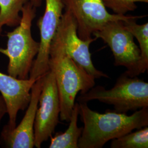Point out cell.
Segmentation results:
<instances>
[{"mask_svg":"<svg viewBox=\"0 0 148 148\" xmlns=\"http://www.w3.org/2000/svg\"><path fill=\"white\" fill-rule=\"evenodd\" d=\"M84 127L78 148H101L112 139L148 125V107L131 115L112 110L101 114L91 110L87 103H79Z\"/></svg>","mask_w":148,"mask_h":148,"instance_id":"cell-1","label":"cell"},{"mask_svg":"<svg viewBox=\"0 0 148 148\" xmlns=\"http://www.w3.org/2000/svg\"><path fill=\"white\" fill-rule=\"evenodd\" d=\"M49 68L55 75L62 121L69 122L76 95L86 93L95 85V79L71 58L56 32L49 49Z\"/></svg>","mask_w":148,"mask_h":148,"instance_id":"cell-2","label":"cell"},{"mask_svg":"<svg viewBox=\"0 0 148 148\" xmlns=\"http://www.w3.org/2000/svg\"><path fill=\"white\" fill-rule=\"evenodd\" d=\"M20 24L12 32H7L6 48L0 53L8 58V74L21 79H28L34 61L38 52L40 43L32 36V25L36 16V7L29 1L24 5Z\"/></svg>","mask_w":148,"mask_h":148,"instance_id":"cell-3","label":"cell"},{"mask_svg":"<svg viewBox=\"0 0 148 148\" xmlns=\"http://www.w3.org/2000/svg\"><path fill=\"white\" fill-rule=\"evenodd\" d=\"M93 100L112 105L115 111L119 112L136 111L148 107V83L137 76L131 77L123 73L111 89L97 86L80 94L77 99L78 103H87Z\"/></svg>","mask_w":148,"mask_h":148,"instance_id":"cell-4","label":"cell"},{"mask_svg":"<svg viewBox=\"0 0 148 148\" xmlns=\"http://www.w3.org/2000/svg\"><path fill=\"white\" fill-rule=\"evenodd\" d=\"M92 35L97 39L101 38L110 47L115 66L125 67V73L131 77L140 74V51L132 34L125 27L123 21H109Z\"/></svg>","mask_w":148,"mask_h":148,"instance_id":"cell-5","label":"cell"},{"mask_svg":"<svg viewBox=\"0 0 148 148\" xmlns=\"http://www.w3.org/2000/svg\"><path fill=\"white\" fill-rule=\"evenodd\" d=\"M42 90L34 122V147L40 148L52 136L59 123L60 106L55 75L49 70L42 76Z\"/></svg>","mask_w":148,"mask_h":148,"instance_id":"cell-6","label":"cell"},{"mask_svg":"<svg viewBox=\"0 0 148 148\" xmlns=\"http://www.w3.org/2000/svg\"><path fill=\"white\" fill-rule=\"evenodd\" d=\"M65 11L74 16L77 25V35L83 40L92 37L109 21L142 18L144 16H130L110 14L103 0H62Z\"/></svg>","mask_w":148,"mask_h":148,"instance_id":"cell-7","label":"cell"},{"mask_svg":"<svg viewBox=\"0 0 148 148\" xmlns=\"http://www.w3.org/2000/svg\"><path fill=\"white\" fill-rule=\"evenodd\" d=\"M56 32L58 34L66 52L79 66L95 79L109 78L108 75L96 69L91 59L90 45L97 40L81 39L77 35V25L74 16L68 11L63 13Z\"/></svg>","mask_w":148,"mask_h":148,"instance_id":"cell-8","label":"cell"},{"mask_svg":"<svg viewBox=\"0 0 148 148\" xmlns=\"http://www.w3.org/2000/svg\"><path fill=\"white\" fill-rule=\"evenodd\" d=\"M64 5L62 0H46V8L37 21L40 33L38 52L35 59L29 79L37 80L49 71V49L63 15Z\"/></svg>","mask_w":148,"mask_h":148,"instance_id":"cell-9","label":"cell"},{"mask_svg":"<svg viewBox=\"0 0 148 148\" xmlns=\"http://www.w3.org/2000/svg\"><path fill=\"white\" fill-rule=\"evenodd\" d=\"M42 84L43 77H41L37 79L32 86L30 101L20 123L12 130L3 128L0 138L1 142L5 148L34 147V122Z\"/></svg>","mask_w":148,"mask_h":148,"instance_id":"cell-10","label":"cell"},{"mask_svg":"<svg viewBox=\"0 0 148 148\" xmlns=\"http://www.w3.org/2000/svg\"><path fill=\"white\" fill-rule=\"evenodd\" d=\"M36 80L16 79L0 71V93L5 100L9 120L3 128L12 130L16 126L18 113L24 110L31 98V90Z\"/></svg>","mask_w":148,"mask_h":148,"instance_id":"cell-11","label":"cell"},{"mask_svg":"<svg viewBox=\"0 0 148 148\" xmlns=\"http://www.w3.org/2000/svg\"><path fill=\"white\" fill-rule=\"evenodd\" d=\"M79 104L75 102L69 120V127L64 132H58L51 137L49 148H78L79 137L83 127L77 126Z\"/></svg>","mask_w":148,"mask_h":148,"instance_id":"cell-12","label":"cell"},{"mask_svg":"<svg viewBox=\"0 0 148 148\" xmlns=\"http://www.w3.org/2000/svg\"><path fill=\"white\" fill-rule=\"evenodd\" d=\"M138 19L133 18L123 21L125 27L137 40L139 45L141 59L140 73H144L148 69V23L142 25L136 23Z\"/></svg>","mask_w":148,"mask_h":148,"instance_id":"cell-13","label":"cell"},{"mask_svg":"<svg viewBox=\"0 0 148 148\" xmlns=\"http://www.w3.org/2000/svg\"><path fill=\"white\" fill-rule=\"evenodd\" d=\"M29 0H0V36L4 25L17 27L21 21L20 13Z\"/></svg>","mask_w":148,"mask_h":148,"instance_id":"cell-14","label":"cell"},{"mask_svg":"<svg viewBox=\"0 0 148 148\" xmlns=\"http://www.w3.org/2000/svg\"><path fill=\"white\" fill-rule=\"evenodd\" d=\"M111 148H148V127H142L111 140Z\"/></svg>","mask_w":148,"mask_h":148,"instance_id":"cell-15","label":"cell"},{"mask_svg":"<svg viewBox=\"0 0 148 148\" xmlns=\"http://www.w3.org/2000/svg\"><path fill=\"white\" fill-rule=\"evenodd\" d=\"M106 8H109L114 13L125 15L127 12L134 11L137 8L136 2L148 3V0H103Z\"/></svg>","mask_w":148,"mask_h":148,"instance_id":"cell-16","label":"cell"},{"mask_svg":"<svg viewBox=\"0 0 148 148\" xmlns=\"http://www.w3.org/2000/svg\"><path fill=\"white\" fill-rule=\"evenodd\" d=\"M7 114V106L2 95H0V125L2 118Z\"/></svg>","mask_w":148,"mask_h":148,"instance_id":"cell-17","label":"cell"},{"mask_svg":"<svg viewBox=\"0 0 148 148\" xmlns=\"http://www.w3.org/2000/svg\"><path fill=\"white\" fill-rule=\"evenodd\" d=\"M42 1V0H29V2L36 8L41 5Z\"/></svg>","mask_w":148,"mask_h":148,"instance_id":"cell-18","label":"cell"}]
</instances>
